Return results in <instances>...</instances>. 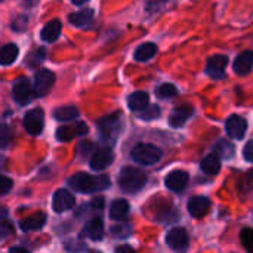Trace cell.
Returning <instances> with one entry per match:
<instances>
[{
    "label": "cell",
    "instance_id": "44dd1931",
    "mask_svg": "<svg viewBox=\"0 0 253 253\" xmlns=\"http://www.w3.org/2000/svg\"><path fill=\"white\" fill-rule=\"evenodd\" d=\"M129 203L123 199L114 200L110 206V218L114 221H123L129 215Z\"/></svg>",
    "mask_w": 253,
    "mask_h": 253
},
{
    "label": "cell",
    "instance_id": "d4e9b609",
    "mask_svg": "<svg viewBox=\"0 0 253 253\" xmlns=\"http://www.w3.org/2000/svg\"><path fill=\"white\" fill-rule=\"evenodd\" d=\"M157 53V46L154 43H144L141 44L136 50H135V59L139 61V62H144V61H148L151 59L154 55Z\"/></svg>",
    "mask_w": 253,
    "mask_h": 253
},
{
    "label": "cell",
    "instance_id": "30bf717a",
    "mask_svg": "<svg viewBox=\"0 0 253 253\" xmlns=\"http://www.w3.org/2000/svg\"><path fill=\"white\" fill-rule=\"evenodd\" d=\"M12 95H13V99L21 104V105H25L28 104L33 96H34V90L30 84V82L27 79H19L15 84H13V90H12Z\"/></svg>",
    "mask_w": 253,
    "mask_h": 253
},
{
    "label": "cell",
    "instance_id": "6da1fadb",
    "mask_svg": "<svg viewBox=\"0 0 253 253\" xmlns=\"http://www.w3.org/2000/svg\"><path fill=\"white\" fill-rule=\"evenodd\" d=\"M70 187L76 190L77 193H93L101 191L110 187L108 176H92L89 173H76L70 178Z\"/></svg>",
    "mask_w": 253,
    "mask_h": 253
},
{
    "label": "cell",
    "instance_id": "4fadbf2b",
    "mask_svg": "<svg viewBox=\"0 0 253 253\" xmlns=\"http://www.w3.org/2000/svg\"><path fill=\"white\" fill-rule=\"evenodd\" d=\"M113 160H114L113 150L108 147H104V148H99L98 151H95V154L92 156L90 168L93 170H104L113 163Z\"/></svg>",
    "mask_w": 253,
    "mask_h": 253
},
{
    "label": "cell",
    "instance_id": "8d00e7d4",
    "mask_svg": "<svg viewBox=\"0 0 253 253\" xmlns=\"http://www.w3.org/2000/svg\"><path fill=\"white\" fill-rule=\"evenodd\" d=\"M243 156H245V159H246L248 162L253 163V141H249V142L246 144V147H245V150H243Z\"/></svg>",
    "mask_w": 253,
    "mask_h": 253
},
{
    "label": "cell",
    "instance_id": "60d3db41",
    "mask_svg": "<svg viewBox=\"0 0 253 253\" xmlns=\"http://www.w3.org/2000/svg\"><path fill=\"white\" fill-rule=\"evenodd\" d=\"M6 215H7V209L4 206H0V219L6 218Z\"/></svg>",
    "mask_w": 253,
    "mask_h": 253
},
{
    "label": "cell",
    "instance_id": "f35d334b",
    "mask_svg": "<svg viewBox=\"0 0 253 253\" xmlns=\"http://www.w3.org/2000/svg\"><path fill=\"white\" fill-rule=\"evenodd\" d=\"M92 206L96 208V209H102L104 208V199L102 197H96L92 200Z\"/></svg>",
    "mask_w": 253,
    "mask_h": 253
},
{
    "label": "cell",
    "instance_id": "4316f807",
    "mask_svg": "<svg viewBox=\"0 0 253 253\" xmlns=\"http://www.w3.org/2000/svg\"><path fill=\"white\" fill-rule=\"evenodd\" d=\"M79 116V110L73 105H65V107H59L53 111V117L56 120H62V122H68L73 119H77Z\"/></svg>",
    "mask_w": 253,
    "mask_h": 253
},
{
    "label": "cell",
    "instance_id": "ba28073f",
    "mask_svg": "<svg viewBox=\"0 0 253 253\" xmlns=\"http://www.w3.org/2000/svg\"><path fill=\"white\" fill-rule=\"evenodd\" d=\"M44 116L40 108L30 110L24 117V127L30 135H39L43 130Z\"/></svg>",
    "mask_w": 253,
    "mask_h": 253
},
{
    "label": "cell",
    "instance_id": "277c9868",
    "mask_svg": "<svg viewBox=\"0 0 253 253\" xmlns=\"http://www.w3.org/2000/svg\"><path fill=\"white\" fill-rule=\"evenodd\" d=\"M89 127L84 122H74V123H70V125H65V126H61L58 130H56V139L58 141H62V142H67V141H71L77 136H82L84 133H87Z\"/></svg>",
    "mask_w": 253,
    "mask_h": 253
},
{
    "label": "cell",
    "instance_id": "f546056e",
    "mask_svg": "<svg viewBox=\"0 0 253 253\" xmlns=\"http://www.w3.org/2000/svg\"><path fill=\"white\" fill-rule=\"evenodd\" d=\"M10 142V129L7 125L0 123V148H6Z\"/></svg>",
    "mask_w": 253,
    "mask_h": 253
},
{
    "label": "cell",
    "instance_id": "d590c367",
    "mask_svg": "<svg viewBox=\"0 0 253 253\" xmlns=\"http://www.w3.org/2000/svg\"><path fill=\"white\" fill-rule=\"evenodd\" d=\"M13 233V227L10 222H0V240H6L10 234Z\"/></svg>",
    "mask_w": 253,
    "mask_h": 253
},
{
    "label": "cell",
    "instance_id": "b9f144b4",
    "mask_svg": "<svg viewBox=\"0 0 253 253\" xmlns=\"http://www.w3.org/2000/svg\"><path fill=\"white\" fill-rule=\"evenodd\" d=\"M90 253H99V252H90Z\"/></svg>",
    "mask_w": 253,
    "mask_h": 253
},
{
    "label": "cell",
    "instance_id": "7c38bea8",
    "mask_svg": "<svg viewBox=\"0 0 253 253\" xmlns=\"http://www.w3.org/2000/svg\"><path fill=\"white\" fill-rule=\"evenodd\" d=\"M74 196L68 190H58L52 199V208L56 213H62L74 208Z\"/></svg>",
    "mask_w": 253,
    "mask_h": 253
},
{
    "label": "cell",
    "instance_id": "1f68e13d",
    "mask_svg": "<svg viewBox=\"0 0 253 253\" xmlns=\"http://www.w3.org/2000/svg\"><path fill=\"white\" fill-rule=\"evenodd\" d=\"M215 150L219 151V154L224 156V157H230V156H233V153H234V147H233L230 142H227V141H221V142L215 147Z\"/></svg>",
    "mask_w": 253,
    "mask_h": 253
},
{
    "label": "cell",
    "instance_id": "7a4b0ae2",
    "mask_svg": "<svg viewBox=\"0 0 253 253\" xmlns=\"http://www.w3.org/2000/svg\"><path fill=\"white\" fill-rule=\"evenodd\" d=\"M147 182V175L142 169L133 168V166H126L120 172L119 184L123 191L126 193H136L139 191Z\"/></svg>",
    "mask_w": 253,
    "mask_h": 253
},
{
    "label": "cell",
    "instance_id": "7402d4cb",
    "mask_svg": "<svg viewBox=\"0 0 253 253\" xmlns=\"http://www.w3.org/2000/svg\"><path fill=\"white\" fill-rule=\"evenodd\" d=\"M83 236L90 239V240H101L102 236H104V225H102V221L95 218L92 221H89L83 230Z\"/></svg>",
    "mask_w": 253,
    "mask_h": 253
},
{
    "label": "cell",
    "instance_id": "836d02e7",
    "mask_svg": "<svg viewBox=\"0 0 253 253\" xmlns=\"http://www.w3.org/2000/svg\"><path fill=\"white\" fill-rule=\"evenodd\" d=\"M111 233H113L116 237H119V239H125L126 236H129L130 227H129L127 224H125V225H116V227H113Z\"/></svg>",
    "mask_w": 253,
    "mask_h": 253
},
{
    "label": "cell",
    "instance_id": "8992f818",
    "mask_svg": "<svg viewBox=\"0 0 253 253\" xmlns=\"http://www.w3.org/2000/svg\"><path fill=\"white\" fill-rule=\"evenodd\" d=\"M55 83V74L50 70H40L34 77V95L44 96Z\"/></svg>",
    "mask_w": 253,
    "mask_h": 253
},
{
    "label": "cell",
    "instance_id": "f1b7e54d",
    "mask_svg": "<svg viewBox=\"0 0 253 253\" xmlns=\"http://www.w3.org/2000/svg\"><path fill=\"white\" fill-rule=\"evenodd\" d=\"M160 116V108L159 105H150L144 111H141V119L142 120H154Z\"/></svg>",
    "mask_w": 253,
    "mask_h": 253
},
{
    "label": "cell",
    "instance_id": "74e56055",
    "mask_svg": "<svg viewBox=\"0 0 253 253\" xmlns=\"http://www.w3.org/2000/svg\"><path fill=\"white\" fill-rule=\"evenodd\" d=\"M116 253H135V251H133L130 246L123 245V246H119V248L116 249Z\"/></svg>",
    "mask_w": 253,
    "mask_h": 253
},
{
    "label": "cell",
    "instance_id": "603a6c76",
    "mask_svg": "<svg viewBox=\"0 0 253 253\" xmlns=\"http://www.w3.org/2000/svg\"><path fill=\"white\" fill-rule=\"evenodd\" d=\"M93 18V9L90 7H86L83 10H79V12H74L68 16L70 22L76 27H83V25H87Z\"/></svg>",
    "mask_w": 253,
    "mask_h": 253
},
{
    "label": "cell",
    "instance_id": "484cf974",
    "mask_svg": "<svg viewBox=\"0 0 253 253\" xmlns=\"http://www.w3.org/2000/svg\"><path fill=\"white\" fill-rule=\"evenodd\" d=\"M221 169V160L216 154H209L202 162V170L208 175H216Z\"/></svg>",
    "mask_w": 253,
    "mask_h": 253
},
{
    "label": "cell",
    "instance_id": "83f0119b",
    "mask_svg": "<svg viewBox=\"0 0 253 253\" xmlns=\"http://www.w3.org/2000/svg\"><path fill=\"white\" fill-rule=\"evenodd\" d=\"M156 95L162 99H169V98H173L178 95V89L172 83H163L162 86H159L156 89Z\"/></svg>",
    "mask_w": 253,
    "mask_h": 253
},
{
    "label": "cell",
    "instance_id": "4dcf8cb0",
    "mask_svg": "<svg viewBox=\"0 0 253 253\" xmlns=\"http://www.w3.org/2000/svg\"><path fill=\"white\" fill-rule=\"evenodd\" d=\"M242 243L248 249V252L253 253V230L246 228L242 231Z\"/></svg>",
    "mask_w": 253,
    "mask_h": 253
},
{
    "label": "cell",
    "instance_id": "d6986e66",
    "mask_svg": "<svg viewBox=\"0 0 253 253\" xmlns=\"http://www.w3.org/2000/svg\"><path fill=\"white\" fill-rule=\"evenodd\" d=\"M44 222H46V215L42 212H37V213L30 215L25 219H22L19 222V227L24 231H34V230H40L44 225Z\"/></svg>",
    "mask_w": 253,
    "mask_h": 253
},
{
    "label": "cell",
    "instance_id": "8fae6325",
    "mask_svg": "<svg viewBox=\"0 0 253 253\" xmlns=\"http://www.w3.org/2000/svg\"><path fill=\"white\" fill-rule=\"evenodd\" d=\"M225 129L231 138L243 139V136L246 135V130H248V122L242 116L233 114L231 117H228V120L225 123Z\"/></svg>",
    "mask_w": 253,
    "mask_h": 253
},
{
    "label": "cell",
    "instance_id": "d6a6232c",
    "mask_svg": "<svg viewBox=\"0 0 253 253\" xmlns=\"http://www.w3.org/2000/svg\"><path fill=\"white\" fill-rule=\"evenodd\" d=\"M43 59H44V49H37V50H34L33 53H30V56H28V64H30L31 67H36V65L40 64Z\"/></svg>",
    "mask_w": 253,
    "mask_h": 253
},
{
    "label": "cell",
    "instance_id": "e0dca14e",
    "mask_svg": "<svg viewBox=\"0 0 253 253\" xmlns=\"http://www.w3.org/2000/svg\"><path fill=\"white\" fill-rule=\"evenodd\" d=\"M191 116H193V108L190 105H181V107H176L173 110V113L170 114L169 123L173 127H181L187 123V120Z\"/></svg>",
    "mask_w": 253,
    "mask_h": 253
},
{
    "label": "cell",
    "instance_id": "ac0fdd59",
    "mask_svg": "<svg viewBox=\"0 0 253 253\" xmlns=\"http://www.w3.org/2000/svg\"><path fill=\"white\" fill-rule=\"evenodd\" d=\"M61 28H62L61 21H59V19H52L50 22H47V24L43 27V30H42V33H40L42 40H43V42H47V43L55 42V40L59 37V34H61Z\"/></svg>",
    "mask_w": 253,
    "mask_h": 253
},
{
    "label": "cell",
    "instance_id": "e575fe53",
    "mask_svg": "<svg viewBox=\"0 0 253 253\" xmlns=\"http://www.w3.org/2000/svg\"><path fill=\"white\" fill-rule=\"evenodd\" d=\"M12 185H13V182H12L10 178H7L4 175H0V196L7 194L12 190Z\"/></svg>",
    "mask_w": 253,
    "mask_h": 253
},
{
    "label": "cell",
    "instance_id": "cb8c5ba5",
    "mask_svg": "<svg viewBox=\"0 0 253 253\" xmlns=\"http://www.w3.org/2000/svg\"><path fill=\"white\" fill-rule=\"evenodd\" d=\"M18 55H19V50L16 44L13 43L4 44L3 47H0V65H10L12 62H15Z\"/></svg>",
    "mask_w": 253,
    "mask_h": 253
},
{
    "label": "cell",
    "instance_id": "ffe728a7",
    "mask_svg": "<svg viewBox=\"0 0 253 253\" xmlns=\"http://www.w3.org/2000/svg\"><path fill=\"white\" fill-rule=\"evenodd\" d=\"M150 104V96L147 92H133L129 99H127V105L132 111H144Z\"/></svg>",
    "mask_w": 253,
    "mask_h": 253
},
{
    "label": "cell",
    "instance_id": "52a82bcc",
    "mask_svg": "<svg viewBox=\"0 0 253 253\" xmlns=\"http://www.w3.org/2000/svg\"><path fill=\"white\" fill-rule=\"evenodd\" d=\"M166 243L170 249L176 251V252H182L188 248L190 243V237L188 233L184 228H172L168 236H166Z\"/></svg>",
    "mask_w": 253,
    "mask_h": 253
},
{
    "label": "cell",
    "instance_id": "2e32d148",
    "mask_svg": "<svg viewBox=\"0 0 253 253\" xmlns=\"http://www.w3.org/2000/svg\"><path fill=\"white\" fill-rule=\"evenodd\" d=\"M253 67V52L252 50H245L242 53L237 55V58L234 59L233 68L239 76H245L249 74Z\"/></svg>",
    "mask_w": 253,
    "mask_h": 253
},
{
    "label": "cell",
    "instance_id": "5b68a950",
    "mask_svg": "<svg viewBox=\"0 0 253 253\" xmlns=\"http://www.w3.org/2000/svg\"><path fill=\"white\" fill-rule=\"evenodd\" d=\"M98 125H99V130L102 136H107V138L117 136L122 129V114L114 113V114L105 116L99 120Z\"/></svg>",
    "mask_w": 253,
    "mask_h": 253
},
{
    "label": "cell",
    "instance_id": "9c48e42d",
    "mask_svg": "<svg viewBox=\"0 0 253 253\" xmlns=\"http://www.w3.org/2000/svg\"><path fill=\"white\" fill-rule=\"evenodd\" d=\"M228 65V58L225 55H213L208 59L206 73L209 77L218 80L225 76V68Z\"/></svg>",
    "mask_w": 253,
    "mask_h": 253
},
{
    "label": "cell",
    "instance_id": "5bb4252c",
    "mask_svg": "<svg viewBox=\"0 0 253 253\" xmlns=\"http://www.w3.org/2000/svg\"><path fill=\"white\" fill-rule=\"evenodd\" d=\"M211 209V200L205 196H196V197H191L190 202H188V212L191 213L193 218H203L208 215Z\"/></svg>",
    "mask_w": 253,
    "mask_h": 253
},
{
    "label": "cell",
    "instance_id": "9a60e30c",
    "mask_svg": "<svg viewBox=\"0 0 253 253\" xmlns=\"http://www.w3.org/2000/svg\"><path fill=\"white\" fill-rule=\"evenodd\" d=\"M188 184V173L184 170H173L166 176V187L175 193L182 191Z\"/></svg>",
    "mask_w": 253,
    "mask_h": 253
},
{
    "label": "cell",
    "instance_id": "ab89813d",
    "mask_svg": "<svg viewBox=\"0 0 253 253\" xmlns=\"http://www.w3.org/2000/svg\"><path fill=\"white\" fill-rule=\"evenodd\" d=\"M9 253H30L27 249H22V248H13V249H10V252Z\"/></svg>",
    "mask_w": 253,
    "mask_h": 253
},
{
    "label": "cell",
    "instance_id": "3957f363",
    "mask_svg": "<svg viewBox=\"0 0 253 253\" xmlns=\"http://www.w3.org/2000/svg\"><path fill=\"white\" fill-rule=\"evenodd\" d=\"M132 159L139 165L150 166L162 159V150L153 144H138L132 150Z\"/></svg>",
    "mask_w": 253,
    "mask_h": 253
}]
</instances>
